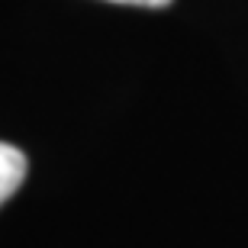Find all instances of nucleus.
I'll use <instances>...</instances> for the list:
<instances>
[{"label": "nucleus", "mask_w": 248, "mask_h": 248, "mask_svg": "<svg viewBox=\"0 0 248 248\" xmlns=\"http://www.w3.org/2000/svg\"><path fill=\"white\" fill-rule=\"evenodd\" d=\"M26 181V155L10 142H0V206Z\"/></svg>", "instance_id": "1"}, {"label": "nucleus", "mask_w": 248, "mask_h": 248, "mask_svg": "<svg viewBox=\"0 0 248 248\" xmlns=\"http://www.w3.org/2000/svg\"><path fill=\"white\" fill-rule=\"evenodd\" d=\"M110 3H126V7H168L171 0H110Z\"/></svg>", "instance_id": "2"}]
</instances>
